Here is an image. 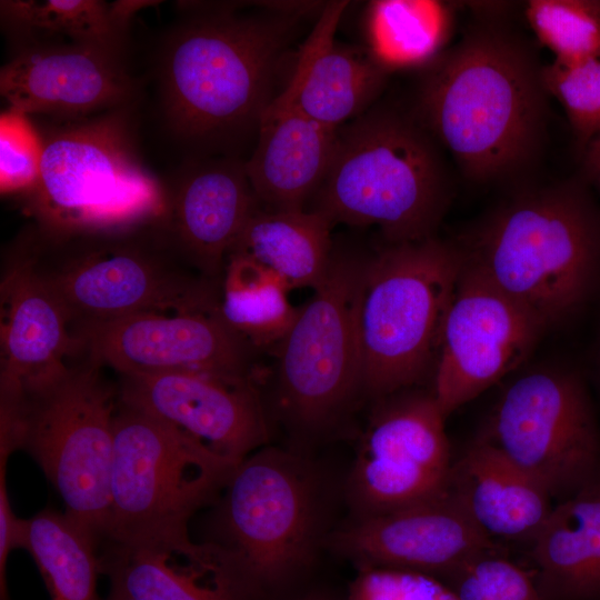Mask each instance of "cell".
<instances>
[{"label": "cell", "mask_w": 600, "mask_h": 600, "mask_svg": "<svg viewBox=\"0 0 600 600\" xmlns=\"http://www.w3.org/2000/svg\"><path fill=\"white\" fill-rule=\"evenodd\" d=\"M343 488L313 452L291 447L267 444L236 467L213 504L209 540L227 556L238 600H304L332 589L322 569Z\"/></svg>", "instance_id": "6da1fadb"}, {"label": "cell", "mask_w": 600, "mask_h": 600, "mask_svg": "<svg viewBox=\"0 0 600 600\" xmlns=\"http://www.w3.org/2000/svg\"><path fill=\"white\" fill-rule=\"evenodd\" d=\"M542 67L519 34L483 18L422 70L416 116L470 181L514 178L544 139Z\"/></svg>", "instance_id": "7a4b0ae2"}, {"label": "cell", "mask_w": 600, "mask_h": 600, "mask_svg": "<svg viewBox=\"0 0 600 600\" xmlns=\"http://www.w3.org/2000/svg\"><path fill=\"white\" fill-rule=\"evenodd\" d=\"M182 2L158 58L161 108L182 142L211 146L259 127L297 17L238 13V3Z\"/></svg>", "instance_id": "3957f363"}, {"label": "cell", "mask_w": 600, "mask_h": 600, "mask_svg": "<svg viewBox=\"0 0 600 600\" xmlns=\"http://www.w3.org/2000/svg\"><path fill=\"white\" fill-rule=\"evenodd\" d=\"M11 246L59 299L71 331L137 313L218 307L220 286L179 257L162 222L96 231L33 222Z\"/></svg>", "instance_id": "277c9868"}, {"label": "cell", "mask_w": 600, "mask_h": 600, "mask_svg": "<svg viewBox=\"0 0 600 600\" xmlns=\"http://www.w3.org/2000/svg\"><path fill=\"white\" fill-rule=\"evenodd\" d=\"M459 247L547 328L573 314L600 278V216L577 181L520 191Z\"/></svg>", "instance_id": "5b68a950"}, {"label": "cell", "mask_w": 600, "mask_h": 600, "mask_svg": "<svg viewBox=\"0 0 600 600\" xmlns=\"http://www.w3.org/2000/svg\"><path fill=\"white\" fill-rule=\"evenodd\" d=\"M439 143L416 114L367 110L337 129L313 210L330 222L377 224L389 243L434 237L451 184Z\"/></svg>", "instance_id": "8992f818"}, {"label": "cell", "mask_w": 600, "mask_h": 600, "mask_svg": "<svg viewBox=\"0 0 600 600\" xmlns=\"http://www.w3.org/2000/svg\"><path fill=\"white\" fill-rule=\"evenodd\" d=\"M86 356L63 371L0 403V460L27 451L61 496L66 513L98 542L110 523V478L118 386Z\"/></svg>", "instance_id": "52a82bcc"}, {"label": "cell", "mask_w": 600, "mask_h": 600, "mask_svg": "<svg viewBox=\"0 0 600 600\" xmlns=\"http://www.w3.org/2000/svg\"><path fill=\"white\" fill-rule=\"evenodd\" d=\"M130 106L40 130L42 160L26 209L54 231L120 230L163 222L167 188L141 161Z\"/></svg>", "instance_id": "ba28073f"}, {"label": "cell", "mask_w": 600, "mask_h": 600, "mask_svg": "<svg viewBox=\"0 0 600 600\" xmlns=\"http://www.w3.org/2000/svg\"><path fill=\"white\" fill-rule=\"evenodd\" d=\"M463 262L459 244L434 237L390 243L364 259L357 298L363 397L411 389L437 362Z\"/></svg>", "instance_id": "9c48e42d"}, {"label": "cell", "mask_w": 600, "mask_h": 600, "mask_svg": "<svg viewBox=\"0 0 600 600\" xmlns=\"http://www.w3.org/2000/svg\"><path fill=\"white\" fill-rule=\"evenodd\" d=\"M174 427L119 401L103 541L128 543L188 531L236 467Z\"/></svg>", "instance_id": "30bf717a"}, {"label": "cell", "mask_w": 600, "mask_h": 600, "mask_svg": "<svg viewBox=\"0 0 600 600\" xmlns=\"http://www.w3.org/2000/svg\"><path fill=\"white\" fill-rule=\"evenodd\" d=\"M364 259L333 253L324 280L277 344L274 407L299 440L294 449L311 451V441L362 396L357 298Z\"/></svg>", "instance_id": "8fae6325"}, {"label": "cell", "mask_w": 600, "mask_h": 600, "mask_svg": "<svg viewBox=\"0 0 600 600\" xmlns=\"http://www.w3.org/2000/svg\"><path fill=\"white\" fill-rule=\"evenodd\" d=\"M561 501L600 476V434L584 383L563 367L531 369L502 391L479 436Z\"/></svg>", "instance_id": "7c38bea8"}, {"label": "cell", "mask_w": 600, "mask_h": 600, "mask_svg": "<svg viewBox=\"0 0 600 600\" xmlns=\"http://www.w3.org/2000/svg\"><path fill=\"white\" fill-rule=\"evenodd\" d=\"M432 392L407 389L377 400L344 478L347 517L363 518L448 490L452 462Z\"/></svg>", "instance_id": "4fadbf2b"}, {"label": "cell", "mask_w": 600, "mask_h": 600, "mask_svg": "<svg viewBox=\"0 0 600 600\" xmlns=\"http://www.w3.org/2000/svg\"><path fill=\"white\" fill-rule=\"evenodd\" d=\"M547 329L464 257L436 362L432 394L444 418L516 370Z\"/></svg>", "instance_id": "5bb4252c"}, {"label": "cell", "mask_w": 600, "mask_h": 600, "mask_svg": "<svg viewBox=\"0 0 600 600\" xmlns=\"http://www.w3.org/2000/svg\"><path fill=\"white\" fill-rule=\"evenodd\" d=\"M80 354L118 374L197 372L258 381L254 348L218 307L143 312L72 330Z\"/></svg>", "instance_id": "9a60e30c"}, {"label": "cell", "mask_w": 600, "mask_h": 600, "mask_svg": "<svg viewBox=\"0 0 600 600\" xmlns=\"http://www.w3.org/2000/svg\"><path fill=\"white\" fill-rule=\"evenodd\" d=\"M119 401L157 418L239 464L269 444L270 417L258 381L174 372L119 374Z\"/></svg>", "instance_id": "2e32d148"}, {"label": "cell", "mask_w": 600, "mask_h": 600, "mask_svg": "<svg viewBox=\"0 0 600 600\" xmlns=\"http://www.w3.org/2000/svg\"><path fill=\"white\" fill-rule=\"evenodd\" d=\"M330 550L357 569H404L444 581L467 561L501 548L447 490L388 512L347 517L332 534Z\"/></svg>", "instance_id": "e0dca14e"}, {"label": "cell", "mask_w": 600, "mask_h": 600, "mask_svg": "<svg viewBox=\"0 0 600 600\" xmlns=\"http://www.w3.org/2000/svg\"><path fill=\"white\" fill-rule=\"evenodd\" d=\"M122 52L63 41L18 44L0 70V93L28 116L78 119L130 106L137 84Z\"/></svg>", "instance_id": "ac0fdd59"}, {"label": "cell", "mask_w": 600, "mask_h": 600, "mask_svg": "<svg viewBox=\"0 0 600 600\" xmlns=\"http://www.w3.org/2000/svg\"><path fill=\"white\" fill-rule=\"evenodd\" d=\"M258 206L244 162L229 158L192 162L167 188L162 229L184 262L218 281Z\"/></svg>", "instance_id": "d6986e66"}, {"label": "cell", "mask_w": 600, "mask_h": 600, "mask_svg": "<svg viewBox=\"0 0 600 600\" xmlns=\"http://www.w3.org/2000/svg\"><path fill=\"white\" fill-rule=\"evenodd\" d=\"M0 290V398L17 399L63 371L80 347L59 299L11 246Z\"/></svg>", "instance_id": "ffe728a7"}, {"label": "cell", "mask_w": 600, "mask_h": 600, "mask_svg": "<svg viewBox=\"0 0 600 600\" xmlns=\"http://www.w3.org/2000/svg\"><path fill=\"white\" fill-rule=\"evenodd\" d=\"M348 3L326 4L299 52L288 84L273 99L331 129L369 110L390 74L367 48L334 41Z\"/></svg>", "instance_id": "44dd1931"}, {"label": "cell", "mask_w": 600, "mask_h": 600, "mask_svg": "<svg viewBox=\"0 0 600 600\" xmlns=\"http://www.w3.org/2000/svg\"><path fill=\"white\" fill-rule=\"evenodd\" d=\"M100 572L136 600H237L221 548L188 531L119 543L106 541Z\"/></svg>", "instance_id": "7402d4cb"}, {"label": "cell", "mask_w": 600, "mask_h": 600, "mask_svg": "<svg viewBox=\"0 0 600 600\" xmlns=\"http://www.w3.org/2000/svg\"><path fill=\"white\" fill-rule=\"evenodd\" d=\"M337 129L272 100L258 127V141L244 162L252 190L268 210H303L330 167Z\"/></svg>", "instance_id": "603a6c76"}, {"label": "cell", "mask_w": 600, "mask_h": 600, "mask_svg": "<svg viewBox=\"0 0 600 600\" xmlns=\"http://www.w3.org/2000/svg\"><path fill=\"white\" fill-rule=\"evenodd\" d=\"M448 490L493 541L531 544L552 510L548 491L481 438L452 463Z\"/></svg>", "instance_id": "cb8c5ba5"}, {"label": "cell", "mask_w": 600, "mask_h": 600, "mask_svg": "<svg viewBox=\"0 0 600 600\" xmlns=\"http://www.w3.org/2000/svg\"><path fill=\"white\" fill-rule=\"evenodd\" d=\"M530 557L541 600H600V476L552 507Z\"/></svg>", "instance_id": "d4e9b609"}, {"label": "cell", "mask_w": 600, "mask_h": 600, "mask_svg": "<svg viewBox=\"0 0 600 600\" xmlns=\"http://www.w3.org/2000/svg\"><path fill=\"white\" fill-rule=\"evenodd\" d=\"M333 224L320 211L268 210L260 204L244 223L228 257L253 261L276 273L291 290L317 289L333 256Z\"/></svg>", "instance_id": "484cf974"}, {"label": "cell", "mask_w": 600, "mask_h": 600, "mask_svg": "<svg viewBox=\"0 0 600 600\" xmlns=\"http://www.w3.org/2000/svg\"><path fill=\"white\" fill-rule=\"evenodd\" d=\"M454 27L452 3L377 0L364 16L367 49L389 73L426 69L444 50Z\"/></svg>", "instance_id": "4316f807"}, {"label": "cell", "mask_w": 600, "mask_h": 600, "mask_svg": "<svg viewBox=\"0 0 600 600\" xmlns=\"http://www.w3.org/2000/svg\"><path fill=\"white\" fill-rule=\"evenodd\" d=\"M98 543L66 512L47 508L24 519L22 548L33 557L51 600H101Z\"/></svg>", "instance_id": "83f0119b"}, {"label": "cell", "mask_w": 600, "mask_h": 600, "mask_svg": "<svg viewBox=\"0 0 600 600\" xmlns=\"http://www.w3.org/2000/svg\"><path fill=\"white\" fill-rule=\"evenodd\" d=\"M221 281L219 313L254 349L278 344L300 313L287 284L253 261L229 257Z\"/></svg>", "instance_id": "f1b7e54d"}, {"label": "cell", "mask_w": 600, "mask_h": 600, "mask_svg": "<svg viewBox=\"0 0 600 600\" xmlns=\"http://www.w3.org/2000/svg\"><path fill=\"white\" fill-rule=\"evenodd\" d=\"M1 21L19 43L67 38L122 52L128 27L112 2L97 0L1 1Z\"/></svg>", "instance_id": "f546056e"}, {"label": "cell", "mask_w": 600, "mask_h": 600, "mask_svg": "<svg viewBox=\"0 0 600 600\" xmlns=\"http://www.w3.org/2000/svg\"><path fill=\"white\" fill-rule=\"evenodd\" d=\"M524 14L553 60H600V1L530 0Z\"/></svg>", "instance_id": "4dcf8cb0"}, {"label": "cell", "mask_w": 600, "mask_h": 600, "mask_svg": "<svg viewBox=\"0 0 600 600\" xmlns=\"http://www.w3.org/2000/svg\"><path fill=\"white\" fill-rule=\"evenodd\" d=\"M549 96L563 107L579 144L584 148L600 134V60H553L542 67Z\"/></svg>", "instance_id": "1f68e13d"}, {"label": "cell", "mask_w": 600, "mask_h": 600, "mask_svg": "<svg viewBox=\"0 0 600 600\" xmlns=\"http://www.w3.org/2000/svg\"><path fill=\"white\" fill-rule=\"evenodd\" d=\"M444 582L459 600H541L533 578L506 558L502 550L467 561Z\"/></svg>", "instance_id": "d6a6232c"}, {"label": "cell", "mask_w": 600, "mask_h": 600, "mask_svg": "<svg viewBox=\"0 0 600 600\" xmlns=\"http://www.w3.org/2000/svg\"><path fill=\"white\" fill-rule=\"evenodd\" d=\"M42 139L30 117L9 108L0 116V190L26 193L38 181Z\"/></svg>", "instance_id": "836d02e7"}, {"label": "cell", "mask_w": 600, "mask_h": 600, "mask_svg": "<svg viewBox=\"0 0 600 600\" xmlns=\"http://www.w3.org/2000/svg\"><path fill=\"white\" fill-rule=\"evenodd\" d=\"M344 600H459L433 576L394 568H361L349 582Z\"/></svg>", "instance_id": "e575fe53"}, {"label": "cell", "mask_w": 600, "mask_h": 600, "mask_svg": "<svg viewBox=\"0 0 600 600\" xmlns=\"http://www.w3.org/2000/svg\"><path fill=\"white\" fill-rule=\"evenodd\" d=\"M7 464H0V600H10L7 589V561L9 553L22 548L24 539V519L18 518L9 501Z\"/></svg>", "instance_id": "d590c367"}, {"label": "cell", "mask_w": 600, "mask_h": 600, "mask_svg": "<svg viewBox=\"0 0 600 600\" xmlns=\"http://www.w3.org/2000/svg\"><path fill=\"white\" fill-rule=\"evenodd\" d=\"M584 168L588 177L600 190V134L584 147Z\"/></svg>", "instance_id": "8d00e7d4"}, {"label": "cell", "mask_w": 600, "mask_h": 600, "mask_svg": "<svg viewBox=\"0 0 600 600\" xmlns=\"http://www.w3.org/2000/svg\"><path fill=\"white\" fill-rule=\"evenodd\" d=\"M304 600H344V594L340 596L333 589H328L314 593Z\"/></svg>", "instance_id": "74e56055"}, {"label": "cell", "mask_w": 600, "mask_h": 600, "mask_svg": "<svg viewBox=\"0 0 600 600\" xmlns=\"http://www.w3.org/2000/svg\"><path fill=\"white\" fill-rule=\"evenodd\" d=\"M107 600H136V599L129 597L128 594H126V593H123V592H121L119 590L110 588V592H109V596H108Z\"/></svg>", "instance_id": "f35d334b"}]
</instances>
